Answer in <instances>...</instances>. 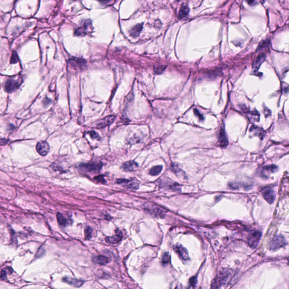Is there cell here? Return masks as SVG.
<instances>
[{"label": "cell", "instance_id": "obj_12", "mask_svg": "<svg viewBox=\"0 0 289 289\" xmlns=\"http://www.w3.org/2000/svg\"><path fill=\"white\" fill-rule=\"evenodd\" d=\"M123 237L122 232L119 229H116L115 231V234L112 237H107L106 238V242L110 244H115L120 241Z\"/></svg>", "mask_w": 289, "mask_h": 289}, {"label": "cell", "instance_id": "obj_9", "mask_svg": "<svg viewBox=\"0 0 289 289\" xmlns=\"http://www.w3.org/2000/svg\"><path fill=\"white\" fill-rule=\"evenodd\" d=\"M278 169V167L277 166L272 164V165H267L263 167L260 171V175L261 177H268L269 176L270 174L274 173L276 172Z\"/></svg>", "mask_w": 289, "mask_h": 289}, {"label": "cell", "instance_id": "obj_26", "mask_svg": "<svg viewBox=\"0 0 289 289\" xmlns=\"http://www.w3.org/2000/svg\"><path fill=\"white\" fill-rule=\"evenodd\" d=\"M250 114V115L251 116V118L253 119V121L255 122H259V117H260V114L257 111H253L251 112L248 111Z\"/></svg>", "mask_w": 289, "mask_h": 289}, {"label": "cell", "instance_id": "obj_35", "mask_svg": "<svg viewBox=\"0 0 289 289\" xmlns=\"http://www.w3.org/2000/svg\"><path fill=\"white\" fill-rule=\"evenodd\" d=\"M196 282H197L196 277H191L190 279V281H189V282L190 283V285H191L193 286H195V284L196 283Z\"/></svg>", "mask_w": 289, "mask_h": 289}, {"label": "cell", "instance_id": "obj_5", "mask_svg": "<svg viewBox=\"0 0 289 289\" xmlns=\"http://www.w3.org/2000/svg\"><path fill=\"white\" fill-rule=\"evenodd\" d=\"M286 243V241L283 237L281 236H275L271 241L269 245V248L271 250L275 251L285 246Z\"/></svg>", "mask_w": 289, "mask_h": 289}, {"label": "cell", "instance_id": "obj_3", "mask_svg": "<svg viewBox=\"0 0 289 289\" xmlns=\"http://www.w3.org/2000/svg\"><path fill=\"white\" fill-rule=\"evenodd\" d=\"M22 79H9L5 84V90L9 93H11L18 89L22 83Z\"/></svg>", "mask_w": 289, "mask_h": 289}, {"label": "cell", "instance_id": "obj_21", "mask_svg": "<svg viewBox=\"0 0 289 289\" xmlns=\"http://www.w3.org/2000/svg\"><path fill=\"white\" fill-rule=\"evenodd\" d=\"M148 212L156 217H163L164 216V211L162 209H159V207H152V209H150L148 210Z\"/></svg>", "mask_w": 289, "mask_h": 289}, {"label": "cell", "instance_id": "obj_18", "mask_svg": "<svg viewBox=\"0 0 289 289\" xmlns=\"http://www.w3.org/2000/svg\"><path fill=\"white\" fill-rule=\"evenodd\" d=\"M266 58V54L265 53H260L256 58L253 63V68L257 70L259 68L261 65L264 62Z\"/></svg>", "mask_w": 289, "mask_h": 289}, {"label": "cell", "instance_id": "obj_11", "mask_svg": "<svg viewBox=\"0 0 289 289\" xmlns=\"http://www.w3.org/2000/svg\"><path fill=\"white\" fill-rule=\"evenodd\" d=\"M263 197L265 200L269 204H272L275 202V191L271 188H266L263 193Z\"/></svg>", "mask_w": 289, "mask_h": 289}, {"label": "cell", "instance_id": "obj_8", "mask_svg": "<svg viewBox=\"0 0 289 289\" xmlns=\"http://www.w3.org/2000/svg\"><path fill=\"white\" fill-rule=\"evenodd\" d=\"M115 116L114 115H109L104 117L101 120L98 121L95 124V127L98 128H102L108 126L114 122Z\"/></svg>", "mask_w": 289, "mask_h": 289}, {"label": "cell", "instance_id": "obj_7", "mask_svg": "<svg viewBox=\"0 0 289 289\" xmlns=\"http://www.w3.org/2000/svg\"><path fill=\"white\" fill-rule=\"evenodd\" d=\"M261 237V233L258 231L251 232L248 236V244L252 248H255L258 246Z\"/></svg>", "mask_w": 289, "mask_h": 289}, {"label": "cell", "instance_id": "obj_30", "mask_svg": "<svg viewBox=\"0 0 289 289\" xmlns=\"http://www.w3.org/2000/svg\"><path fill=\"white\" fill-rule=\"evenodd\" d=\"M19 61V59H18V55L16 54V53L15 51H14L12 54V56H11V59H10V63L11 64H15L16 63H18Z\"/></svg>", "mask_w": 289, "mask_h": 289}, {"label": "cell", "instance_id": "obj_10", "mask_svg": "<svg viewBox=\"0 0 289 289\" xmlns=\"http://www.w3.org/2000/svg\"><path fill=\"white\" fill-rule=\"evenodd\" d=\"M36 150L38 154L42 156H45L50 150V147L48 144L45 141H41L38 142L36 146Z\"/></svg>", "mask_w": 289, "mask_h": 289}, {"label": "cell", "instance_id": "obj_28", "mask_svg": "<svg viewBox=\"0 0 289 289\" xmlns=\"http://www.w3.org/2000/svg\"><path fill=\"white\" fill-rule=\"evenodd\" d=\"M87 134L89 135L90 136V137L92 138H93V139L97 140H101V137L100 136V135L97 133H96L95 132H94V130L89 131V132H88Z\"/></svg>", "mask_w": 289, "mask_h": 289}, {"label": "cell", "instance_id": "obj_20", "mask_svg": "<svg viewBox=\"0 0 289 289\" xmlns=\"http://www.w3.org/2000/svg\"><path fill=\"white\" fill-rule=\"evenodd\" d=\"M189 13V9L188 6L185 4H183L180 8L179 13V16L180 19L186 18L188 16Z\"/></svg>", "mask_w": 289, "mask_h": 289}, {"label": "cell", "instance_id": "obj_19", "mask_svg": "<svg viewBox=\"0 0 289 289\" xmlns=\"http://www.w3.org/2000/svg\"><path fill=\"white\" fill-rule=\"evenodd\" d=\"M219 142L221 146L224 147L227 146L228 144V138L226 137L225 132L223 128H221L219 134Z\"/></svg>", "mask_w": 289, "mask_h": 289}, {"label": "cell", "instance_id": "obj_1", "mask_svg": "<svg viewBox=\"0 0 289 289\" xmlns=\"http://www.w3.org/2000/svg\"><path fill=\"white\" fill-rule=\"evenodd\" d=\"M93 29L92 22L89 20L84 21L81 25L75 30L74 35L75 36H83L91 32Z\"/></svg>", "mask_w": 289, "mask_h": 289}, {"label": "cell", "instance_id": "obj_2", "mask_svg": "<svg viewBox=\"0 0 289 289\" xmlns=\"http://www.w3.org/2000/svg\"><path fill=\"white\" fill-rule=\"evenodd\" d=\"M230 275V272L228 270H223L220 274L217 275L216 278L215 279L214 283L212 285V288H220L221 285L226 283L227 280L229 278Z\"/></svg>", "mask_w": 289, "mask_h": 289}, {"label": "cell", "instance_id": "obj_37", "mask_svg": "<svg viewBox=\"0 0 289 289\" xmlns=\"http://www.w3.org/2000/svg\"><path fill=\"white\" fill-rule=\"evenodd\" d=\"M98 1L102 4H107L111 0H98Z\"/></svg>", "mask_w": 289, "mask_h": 289}, {"label": "cell", "instance_id": "obj_34", "mask_svg": "<svg viewBox=\"0 0 289 289\" xmlns=\"http://www.w3.org/2000/svg\"><path fill=\"white\" fill-rule=\"evenodd\" d=\"M194 113L195 114V115L196 116H198L199 117V119L201 120H203L204 119V117L203 116L202 114H200L199 111L197 110V109H194Z\"/></svg>", "mask_w": 289, "mask_h": 289}, {"label": "cell", "instance_id": "obj_38", "mask_svg": "<svg viewBox=\"0 0 289 289\" xmlns=\"http://www.w3.org/2000/svg\"><path fill=\"white\" fill-rule=\"evenodd\" d=\"M51 100H50V99H49V98H48V101H46V99L45 98V99H44V100H43V103H45V105H46L47 104H48V103H49L51 102Z\"/></svg>", "mask_w": 289, "mask_h": 289}, {"label": "cell", "instance_id": "obj_29", "mask_svg": "<svg viewBox=\"0 0 289 289\" xmlns=\"http://www.w3.org/2000/svg\"><path fill=\"white\" fill-rule=\"evenodd\" d=\"M169 261H170V256L169 253H164L162 259V263L163 264H167L169 262Z\"/></svg>", "mask_w": 289, "mask_h": 289}, {"label": "cell", "instance_id": "obj_14", "mask_svg": "<svg viewBox=\"0 0 289 289\" xmlns=\"http://www.w3.org/2000/svg\"><path fill=\"white\" fill-rule=\"evenodd\" d=\"M174 250L177 253V254L182 259L184 260H188L189 259L188 251L183 246L181 245H176L174 247Z\"/></svg>", "mask_w": 289, "mask_h": 289}, {"label": "cell", "instance_id": "obj_27", "mask_svg": "<svg viewBox=\"0 0 289 289\" xmlns=\"http://www.w3.org/2000/svg\"><path fill=\"white\" fill-rule=\"evenodd\" d=\"M93 232V229L90 226H87L85 229V238L86 239H90L92 238V233Z\"/></svg>", "mask_w": 289, "mask_h": 289}, {"label": "cell", "instance_id": "obj_39", "mask_svg": "<svg viewBox=\"0 0 289 289\" xmlns=\"http://www.w3.org/2000/svg\"><path fill=\"white\" fill-rule=\"evenodd\" d=\"M260 1H261V2L262 4H263V3H264V2H265L266 0H260Z\"/></svg>", "mask_w": 289, "mask_h": 289}, {"label": "cell", "instance_id": "obj_33", "mask_svg": "<svg viewBox=\"0 0 289 289\" xmlns=\"http://www.w3.org/2000/svg\"><path fill=\"white\" fill-rule=\"evenodd\" d=\"M7 277V273L5 270H2L0 274V278L2 280H5Z\"/></svg>", "mask_w": 289, "mask_h": 289}, {"label": "cell", "instance_id": "obj_31", "mask_svg": "<svg viewBox=\"0 0 289 289\" xmlns=\"http://www.w3.org/2000/svg\"><path fill=\"white\" fill-rule=\"evenodd\" d=\"M166 68V66H164V65H160L159 67H157L155 68V72H156L157 74L162 73L164 71Z\"/></svg>", "mask_w": 289, "mask_h": 289}, {"label": "cell", "instance_id": "obj_6", "mask_svg": "<svg viewBox=\"0 0 289 289\" xmlns=\"http://www.w3.org/2000/svg\"><path fill=\"white\" fill-rule=\"evenodd\" d=\"M116 184H120L124 188L132 189H137L139 186V183L137 180L134 179L127 180V179H119L116 181Z\"/></svg>", "mask_w": 289, "mask_h": 289}, {"label": "cell", "instance_id": "obj_13", "mask_svg": "<svg viewBox=\"0 0 289 289\" xmlns=\"http://www.w3.org/2000/svg\"><path fill=\"white\" fill-rule=\"evenodd\" d=\"M62 281L66 283L73 287L75 288H79L81 287L84 283V281L83 280H78L76 278H70V277H65L62 279Z\"/></svg>", "mask_w": 289, "mask_h": 289}, {"label": "cell", "instance_id": "obj_23", "mask_svg": "<svg viewBox=\"0 0 289 289\" xmlns=\"http://www.w3.org/2000/svg\"><path fill=\"white\" fill-rule=\"evenodd\" d=\"M57 218L58 224L61 226H65L68 224V221L62 214L58 212L57 215Z\"/></svg>", "mask_w": 289, "mask_h": 289}, {"label": "cell", "instance_id": "obj_25", "mask_svg": "<svg viewBox=\"0 0 289 289\" xmlns=\"http://www.w3.org/2000/svg\"><path fill=\"white\" fill-rule=\"evenodd\" d=\"M250 131L253 132L256 136H259L260 138H263L264 135V133L263 130H262L261 128H259L254 127V126H253L251 128Z\"/></svg>", "mask_w": 289, "mask_h": 289}, {"label": "cell", "instance_id": "obj_16", "mask_svg": "<svg viewBox=\"0 0 289 289\" xmlns=\"http://www.w3.org/2000/svg\"><path fill=\"white\" fill-rule=\"evenodd\" d=\"M143 28V23L138 24L133 27L130 31V35L133 38H136L140 35L142 29Z\"/></svg>", "mask_w": 289, "mask_h": 289}, {"label": "cell", "instance_id": "obj_36", "mask_svg": "<svg viewBox=\"0 0 289 289\" xmlns=\"http://www.w3.org/2000/svg\"><path fill=\"white\" fill-rule=\"evenodd\" d=\"M247 4L250 6H254L257 4V0H246Z\"/></svg>", "mask_w": 289, "mask_h": 289}, {"label": "cell", "instance_id": "obj_15", "mask_svg": "<svg viewBox=\"0 0 289 289\" xmlns=\"http://www.w3.org/2000/svg\"><path fill=\"white\" fill-rule=\"evenodd\" d=\"M138 167V164L136 162L133 160H130L124 163L122 165V168L124 171L132 172L136 170Z\"/></svg>", "mask_w": 289, "mask_h": 289}, {"label": "cell", "instance_id": "obj_40", "mask_svg": "<svg viewBox=\"0 0 289 289\" xmlns=\"http://www.w3.org/2000/svg\"><path fill=\"white\" fill-rule=\"evenodd\" d=\"M177 1H179V0H177Z\"/></svg>", "mask_w": 289, "mask_h": 289}, {"label": "cell", "instance_id": "obj_4", "mask_svg": "<svg viewBox=\"0 0 289 289\" xmlns=\"http://www.w3.org/2000/svg\"><path fill=\"white\" fill-rule=\"evenodd\" d=\"M101 163L90 162L87 163H82L80 164V167L89 172H98L102 167Z\"/></svg>", "mask_w": 289, "mask_h": 289}, {"label": "cell", "instance_id": "obj_17", "mask_svg": "<svg viewBox=\"0 0 289 289\" xmlns=\"http://www.w3.org/2000/svg\"><path fill=\"white\" fill-rule=\"evenodd\" d=\"M92 260L95 264H100V265H102V266L106 265V264L108 263L110 261V259L108 258L107 257L105 256H102V255L94 256L92 259Z\"/></svg>", "mask_w": 289, "mask_h": 289}, {"label": "cell", "instance_id": "obj_24", "mask_svg": "<svg viewBox=\"0 0 289 289\" xmlns=\"http://www.w3.org/2000/svg\"><path fill=\"white\" fill-rule=\"evenodd\" d=\"M162 169H163V167L162 166L153 167L150 169L149 171V174L152 176H157L161 172Z\"/></svg>", "mask_w": 289, "mask_h": 289}, {"label": "cell", "instance_id": "obj_32", "mask_svg": "<svg viewBox=\"0 0 289 289\" xmlns=\"http://www.w3.org/2000/svg\"><path fill=\"white\" fill-rule=\"evenodd\" d=\"M94 180H95L97 182H102V183L106 182V180L104 179L103 175H99V176L95 177L94 178Z\"/></svg>", "mask_w": 289, "mask_h": 289}, {"label": "cell", "instance_id": "obj_22", "mask_svg": "<svg viewBox=\"0 0 289 289\" xmlns=\"http://www.w3.org/2000/svg\"><path fill=\"white\" fill-rule=\"evenodd\" d=\"M69 62L73 66L79 67L84 65V64L85 63V60L77 58H73L70 59Z\"/></svg>", "mask_w": 289, "mask_h": 289}]
</instances>
